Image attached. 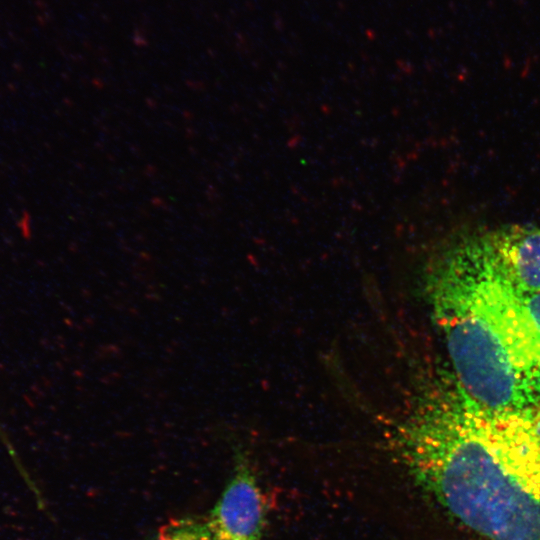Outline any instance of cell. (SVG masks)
<instances>
[{
  "label": "cell",
  "mask_w": 540,
  "mask_h": 540,
  "mask_svg": "<svg viewBox=\"0 0 540 540\" xmlns=\"http://www.w3.org/2000/svg\"><path fill=\"white\" fill-rule=\"evenodd\" d=\"M416 396L388 433L413 483L484 540H540V413L482 409L455 382Z\"/></svg>",
  "instance_id": "1"
},
{
  "label": "cell",
  "mask_w": 540,
  "mask_h": 540,
  "mask_svg": "<svg viewBox=\"0 0 540 540\" xmlns=\"http://www.w3.org/2000/svg\"><path fill=\"white\" fill-rule=\"evenodd\" d=\"M524 298L528 311L540 331V293Z\"/></svg>",
  "instance_id": "6"
},
{
  "label": "cell",
  "mask_w": 540,
  "mask_h": 540,
  "mask_svg": "<svg viewBox=\"0 0 540 540\" xmlns=\"http://www.w3.org/2000/svg\"><path fill=\"white\" fill-rule=\"evenodd\" d=\"M497 256L514 288L524 297L540 293V225L489 228Z\"/></svg>",
  "instance_id": "4"
},
{
  "label": "cell",
  "mask_w": 540,
  "mask_h": 540,
  "mask_svg": "<svg viewBox=\"0 0 540 540\" xmlns=\"http://www.w3.org/2000/svg\"><path fill=\"white\" fill-rule=\"evenodd\" d=\"M265 520V499L256 474L245 457H238L207 518L212 540H263Z\"/></svg>",
  "instance_id": "3"
},
{
  "label": "cell",
  "mask_w": 540,
  "mask_h": 540,
  "mask_svg": "<svg viewBox=\"0 0 540 540\" xmlns=\"http://www.w3.org/2000/svg\"><path fill=\"white\" fill-rule=\"evenodd\" d=\"M422 286L461 392L492 412L540 413V331L489 228L443 247L426 265Z\"/></svg>",
  "instance_id": "2"
},
{
  "label": "cell",
  "mask_w": 540,
  "mask_h": 540,
  "mask_svg": "<svg viewBox=\"0 0 540 540\" xmlns=\"http://www.w3.org/2000/svg\"><path fill=\"white\" fill-rule=\"evenodd\" d=\"M151 540H212L207 518L181 516L161 525Z\"/></svg>",
  "instance_id": "5"
}]
</instances>
